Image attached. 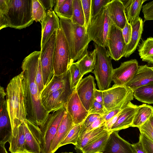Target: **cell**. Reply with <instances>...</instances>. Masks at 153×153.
Instances as JSON below:
<instances>
[{"label": "cell", "instance_id": "1", "mask_svg": "<svg viewBox=\"0 0 153 153\" xmlns=\"http://www.w3.org/2000/svg\"><path fill=\"white\" fill-rule=\"evenodd\" d=\"M40 55V51L33 52L24 59L21 66L24 73L23 83L27 114V119L39 127L44 124L50 114L42 103L36 82V72Z\"/></svg>", "mask_w": 153, "mask_h": 153}, {"label": "cell", "instance_id": "2", "mask_svg": "<svg viewBox=\"0 0 153 153\" xmlns=\"http://www.w3.org/2000/svg\"><path fill=\"white\" fill-rule=\"evenodd\" d=\"M24 78L22 71L11 79L6 89L7 108L12 129V137H16L19 126L27 119Z\"/></svg>", "mask_w": 153, "mask_h": 153}, {"label": "cell", "instance_id": "3", "mask_svg": "<svg viewBox=\"0 0 153 153\" xmlns=\"http://www.w3.org/2000/svg\"><path fill=\"white\" fill-rule=\"evenodd\" d=\"M59 18L60 27L69 48L70 65L79 59L87 51L88 44L91 40L85 27L74 24L70 19Z\"/></svg>", "mask_w": 153, "mask_h": 153}, {"label": "cell", "instance_id": "4", "mask_svg": "<svg viewBox=\"0 0 153 153\" xmlns=\"http://www.w3.org/2000/svg\"><path fill=\"white\" fill-rule=\"evenodd\" d=\"M32 0H10L7 9L0 14V29L10 27L21 29L34 21L32 13Z\"/></svg>", "mask_w": 153, "mask_h": 153}, {"label": "cell", "instance_id": "5", "mask_svg": "<svg viewBox=\"0 0 153 153\" xmlns=\"http://www.w3.org/2000/svg\"><path fill=\"white\" fill-rule=\"evenodd\" d=\"M97 50L96 62L94 69L92 71L97 81L99 90L104 91L110 88L112 81L114 69L108 50L103 47L94 44Z\"/></svg>", "mask_w": 153, "mask_h": 153}, {"label": "cell", "instance_id": "6", "mask_svg": "<svg viewBox=\"0 0 153 153\" xmlns=\"http://www.w3.org/2000/svg\"><path fill=\"white\" fill-rule=\"evenodd\" d=\"M112 22L107 5L92 19L87 29L89 38L97 45L107 47L108 34Z\"/></svg>", "mask_w": 153, "mask_h": 153}, {"label": "cell", "instance_id": "7", "mask_svg": "<svg viewBox=\"0 0 153 153\" xmlns=\"http://www.w3.org/2000/svg\"><path fill=\"white\" fill-rule=\"evenodd\" d=\"M66 112L64 106L49 114L44 124L39 127L42 134V153H51L52 141Z\"/></svg>", "mask_w": 153, "mask_h": 153}, {"label": "cell", "instance_id": "8", "mask_svg": "<svg viewBox=\"0 0 153 153\" xmlns=\"http://www.w3.org/2000/svg\"><path fill=\"white\" fill-rule=\"evenodd\" d=\"M70 62L68 45L60 27L56 32L53 63L54 75H59L66 72L68 69Z\"/></svg>", "mask_w": 153, "mask_h": 153}, {"label": "cell", "instance_id": "9", "mask_svg": "<svg viewBox=\"0 0 153 153\" xmlns=\"http://www.w3.org/2000/svg\"><path fill=\"white\" fill-rule=\"evenodd\" d=\"M57 31H55L41 48L40 60L45 88L54 74L53 63Z\"/></svg>", "mask_w": 153, "mask_h": 153}, {"label": "cell", "instance_id": "10", "mask_svg": "<svg viewBox=\"0 0 153 153\" xmlns=\"http://www.w3.org/2000/svg\"><path fill=\"white\" fill-rule=\"evenodd\" d=\"M126 45L122 29L112 22L108 34L107 47L111 59L117 61L123 57Z\"/></svg>", "mask_w": 153, "mask_h": 153}, {"label": "cell", "instance_id": "11", "mask_svg": "<svg viewBox=\"0 0 153 153\" xmlns=\"http://www.w3.org/2000/svg\"><path fill=\"white\" fill-rule=\"evenodd\" d=\"M96 89L94 78L91 75L81 79L75 88L80 100L88 111L94 100V94Z\"/></svg>", "mask_w": 153, "mask_h": 153}, {"label": "cell", "instance_id": "12", "mask_svg": "<svg viewBox=\"0 0 153 153\" xmlns=\"http://www.w3.org/2000/svg\"><path fill=\"white\" fill-rule=\"evenodd\" d=\"M139 66L138 62L136 59H131L121 63L119 67L114 69L112 81L114 85L125 86L132 79Z\"/></svg>", "mask_w": 153, "mask_h": 153}, {"label": "cell", "instance_id": "13", "mask_svg": "<svg viewBox=\"0 0 153 153\" xmlns=\"http://www.w3.org/2000/svg\"><path fill=\"white\" fill-rule=\"evenodd\" d=\"M24 122L26 152L42 153V134L39 127L27 119Z\"/></svg>", "mask_w": 153, "mask_h": 153}, {"label": "cell", "instance_id": "14", "mask_svg": "<svg viewBox=\"0 0 153 153\" xmlns=\"http://www.w3.org/2000/svg\"><path fill=\"white\" fill-rule=\"evenodd\" d=\"M74 90L71 86L66 87L54 92L48 97L41 99L42 103L49 113L65 106Z\"/></svg>", "mask_w": 153, "mask_h": 153}, {"label": "cell", "instance_id": "15", "mask_svg": "<svg viewBox=\"0 0 153 153\" xmlns=\"http://www.w3.org/2000/svg\"><path fill=\"white\" fill-rule=\"evenodd\" d=\"M132 90L126 86L114 85L107 90L102 91L103 104L108 111L120 104Z\"/></svg>", "mask_w": 153, "mask_h": 153}, {"label": "cell", "instance_id": "16", "mask_svg": "<svg viewBox=\"0 0 153 153\" xmlns=\"http://www.w3.org/2000/svg\"><path fill=\"white\" fill-rule=\"evenodd\" d=\"M66 111L71 117L74 125L81 124L89 115L74 89L65 106Z\"/></svg>", "mask_w": 153, "mask_h": 153}, {"label": "cell", "instance_id": "17", "mask_svg": "<svg viewBox=\"0 0 153 153\" xmlns=\"http://www.w3.org/2000/svg\"><path fill=\"white\" fill-rule=\"evenodd\" d=\"M102 153H134L132 144L121 138L118 131L111 132Z\"/></svg>", "mask_w": 153, "mask_h": 153}, {"label": "cell", "instance_id": "18", "mask_svg": "<svg viewBox=\"0 0 153 153\" xmlns=\"http://www.w3.org/2000/svg\"><path fill=\"white\" fill-rule=\"evenodd\" d=\"M41 24V48L44 46L53 33L60 28L59 19L53 10L46 11L45 16Z\"/></svg>", "mask_w": 153, "mask_h": 153}, {"label": "cell", "instance_id": "19", "mask_svg": "<svg viewBox=\"0 0 153 153\" xmlns=\"http://www.w3.org/2000/svg\"><path fill=\"white\" fill-rule=\"evenodd\" d=\"M153 84V66H139L134 76L126 86L133 91L140 87Z\"/></svg>", "mask_w": 153, "mask_h": 153}, {"label": "cell", "instance_id": "20", "mask_svg": "<svg viewBox=\"0 0 153 153\" xmlns=\"http://www.w3.org/2000/svg\"><path fill=\"white\" fill-rule=\"evenodd\" d=\"M0 143H10L12 136V129L8 111L7 100L0 101Z\"/></svg>", "mask_w": 153, "mask_h": 153}, {"label": "cell", "instance_id": "21", "mask_svg": "<svg viewBox=\"0 0 153 153\" xmlns=\"http://www.w3.org/2000/svg\"><path fill=\"white\" fill-rule=\"evenodd\" d=\"M138 105L130 102L119 113L117 119L109 131H119L131 127Z\"/></svg>", "mask_w": 153, "mask_h": 153}, {"label": "cell", "instance_id": "22", "mask_svg": "<svg viewBox=\"0 0 153 153\" xmlns=\"http://www.w3.org/2000/svg\"><path fill=\"white\" fill-rule=\"evenodd\" d=\"M70 74L69 69L65 73L59 75L54 74L50 81L42 91V99L48 97L59 89L71 86Z\"/></svg>", "mask_w": 153, "mask_h": 153}, {"label": "cell", "instance_id": "23", "mask_svg": "<svg viewBox=\"0 0 153 153\" xmlns=\"http://www.w3.org/2000/svg\"><path fill=\"white\" fill-rule=\"evenodd\" d=\"M74 125L71 117L66 111L52 141L51 147V153H54L59 148L60 143Z\"/></svg>", "mask_w": 153, "mask_h": 153}, {"label": "cell", "instance_id": "24", "mask_svg": "<svg viewBox=\"0 0 153 153\" xmlns=\"http://www.w3.org/2000/svg\"><path fill=\"white\" fill-rule=\"evenodd\" d=\"M107 5L112 22L122 30L125 27L127 20L123 3L120 0H111Z\"/></svg>", "mask_w": 153, "mask_h": 153}, {"label": "cell", "instance_id": "25", "mask_svg": "<svg viewBox=\"0 0 153 153\" xmlns=\"http://www.w3.org/2000/svg\"><path fill=\"white\" fill-rule=\"evenodd\" d=\"M124 7L127 19L131 25L139 18L143 4L146 0H120Z\"/></svg>", "mask_w": 153, "mask_h": 153}, {"label": "cell", "instance_id": "26", "mask_svg": "<svg viewBox=\"0 0 153 153\" xmlns=\"http://www.w3.org/2000/svg\"><path fill=\"white\" fill-rule=\"evenodd\" d=\"M143 21L139 17L138 20L131 25L132 32L131 40L126 45L123 57H129L136 50L141 37L143 30Z\"/></svg>", "mask_w": 153, "mask_h": 153}, {"label": "cell", "instance_id": "27", "mask_svg": "<svg viewBox=\"0 0 153 153\" xmlns=\"http://www.w3.org/2000/svg\"><path fill=\"white\" fill-rule=\"evenodd\" d=\"M97 50L95 48L91 51H88L75 62L81 74L84 76L94 69L96 59Z\"/></svg>", "mask_w": 153, "mask_h": 153}, {"label": "cell", "instance_id": "28", "mask_svg": "<svg viewBox=\"0 0 153 153\" xmlns=\"http://www.w3.org/2000/svg\"><path fill=\"white\" fill-rule=\"evenodd\" d=\"M24 122L19 126L16 137H12L9 148L11 153L27 152Z\"/></svg>", "mask_w": 153, "mask_h": 153}, {"label": "cell", "instance_id": "29", "mask_svg": "<svg viewBox=\"0 0 153 153\" xmlns=\"http://www.w3.org/2000/svg\"><path fill=\"white\" fill-rule=\"evenodd\" d=\"M108 131L105 128L104 123L100 127L85 133L79 138L75 146L76 149L81 151L87 144Z\"/></svg>", "mask_w": 153, "mask_h": 153}, {"label": "cell", "instance_id": "30", "mask_svg": "<svg viewBox=\"0 0 153 153\" xmlns=\"http://www.w3.org/2000/svg\"><path fill=\"white\" fill-rule=\"evenodd\" d=\"M153 114V107L146 104L138 105L131 127L138 128L147 121Z\"/></svg>", "mask_w": 153, "mask_h": 153}, {"label": "cell", "instance_id": "31", "mask_svg": "<svg viewBox=\"0 0 153 153\" xmlns=\"http://www.w3.org/2000/svg\"><path fill=\"white\" fill-rule=\"evenodd\" d=\"M111 131L102 134L86 145L82 150V153H102Z\"/></svg>", "mask_w": 153, "mask_h": 153}, {"label": "cell", "instance_id": "32", "mask_svg": "<svg viewBox=\"0 0 153 153\" xmlns=\"http://www.w3.org/2000/svg\"><path fill=\"white\" fill-rule=\"evenodd\" d=\"M138 51L143 61L153 64V37L143 41L139 45Z\"/></svg>", "mask_w": 153, "mask_h": 153}, {"label": "cell", "instance_id": "33", "mask_svg": "<svg viewBox=\"0 0 153 153\" xmlns=\"http://www.w3.org/2000/svg\"><path fill=\"white\" fill-rule=\"evenodd\" d=\"M134 97L138 101L149 104H153V84L138 88L133 91Z\"/></svg>", "mask_w": 153, "mask_h": 153}, {"label": "cell", "instance_id": "34", "mask_svg": "<svg viewBox=\"0 0 153 153\" xmlns=\"http://www.w3.org/2000/svg\"><path fill=\"white\" fill-rule=\"evenodd\" d=\"M71 20L74 24L85 27V19L81 0H73V13Z\"/></svg>", "mask_w": 153, "mask_h": 153}, {"label": "cell", "instance_id": "35", "mask_svg": "<svg viewBox=\"0 0 153 153\" xmlns=\"http://www.w3.org/2000/svg\"><path fill=\"white\" fill-rule=\"evenodd\" d=\"M133 91L131 90L126 97L118 105L110 111H107L103 116L106 121L119 113L123 109L133 100Z\"/></svg>", "mask_w": 153, "mask_h": 153}, {"label": "cell", "instance_id": "36", "mask_svg": "<svg viewBox=\"0 0 153 153\" xmlns=\"http://www.w3.org/2000/svg\"><path fill=\"white\" fill-rule=\"evenodd\" d=\"M81 127V124L74 125L60 143L59 147L69 144L76 146L79 138Z\"/></svg>", "mask_w": 153, "mask_h": 153}, {"label": "cell", "instance_id": "37", "mask_svg": "<svg viewBox=\"0 0 153 153\" xmlns=\"http://www.w3.org/2000/svg\"><path fill=\"white\" fill-rule=\"evenodd\" d=\"M54 12L59 18L71 19L73 13V0H65L62 5Z\"/></svg>", "mask_w": 153, "mask_h": 153}, {"label": "cell", "instance_id": "38", "mask_svg": "<svg viewBox=\"0 0 153 153\" xmlns=\"http://www.w3.org/2000/svg\"><path fill=\"white\" fill-rule=\"evenodd\" d=\"M32 16L34 21L41 23L45 18L46 11L39 0H32Z\"/></svg>", "mask_w": 153, "mask_h": 153}, {"label": "cell", "instance_id": "39", "mask_svg": "<svg viewBox=\"0 0 153 153\" xmlns=\"http://www.w3.org/2000/svg\"><path fill=\"white\" fill-rule=\"evenodd\" d=\"M68 69L70 74L71 88L74 90L83 76L81 74L75 62L71 63Z\"/></svg>", "mask_w": 153, "mask_h": 153}, {"label": "cell", "instance_id": "40", "mask_svg": "<svg viewBox=\"0 0 153 153\" xmlns=\"http://www.w3.org/2000/svg\"><path fill=\"white\" fill-rule=\"evenodd\" d=\"M111 0H91V19L99 13L102 8L107 5Z\"/></svg>", "mask_w": 153, "mask_h": 153}, {"label": "cell", "instance_id": "41", "mask_svg": "<svg viewBox=\"0 0 153 153\" xmlns=\"http://www.w3.org/2000/svg\"><path fill=\"white\" fill-rule=\"evenodd\" d=\"M102 116L96 114H91L88 115L84 120L81 123V129L79 138L85 132L87 128L94 121L100 117Z\"/></svg>", "mask_w": 153, "mask_h": 153}, {"label": "cell", "instance_id": "42", "mask_svg": "<svg viewBox=\"0 0 153 153\" xmlns=\"http://www.w3.org/2000/svg\"><path fill=\"white\" fill-rule=\"evenodd\" d=\"M81 1L85 19V26L87 30L91 22V0H81Z\"/></svg>", "mask_w": 153, "mask_h": 153}, {"label": "cell", "instance_id": "43", "mask_svg": "<svg viewBox=\"0 0 153 153\" xmlns=\"http://www.w3.org/2000/svg\"><path fill=\"white\" fill-rule=\"evenodd\" d=\"M140 140L146 153H153V141L144 134L140 133Z\"/></svg>", "mask_w": 153, "mask_h": 153}, {"label": "cell", "instance_id": "44", "mask_svg": "<svg viewBox=\"0 0 153 153\" xmlns=\"http://www.w3.org/2000/svg\"><path fill=\"white\" fill-rule=\"evenodd\" d=\"M142 8V11L144 19V21L153 20V0L143 5Z\"/></svg>", "mask_w": 153, "mask_h": 153}, {"label": "cell", "instance_id": "45", "mask_svg": "<svg viewBox=\"0 0 153 153\" xmlns=\"http://www.w3.org/2000/svg\"><path fill=\"white\" fill-rule=\"evenodd\" d=\"M107 111L105 108L104 105L96 101L95 100L91 108L88 111L89 114H96L101 116L104 115Z\"/></svg>", "mask_w": 153, "mask_h": 153}, {"label": "cell", "instance_id": "46", "mask_svg": "<svg viewBox=\"0 0 153 153\" xmlns=\"http://www.w3.org/2000/svg\"><path fill=\"white\" fill-rule=\"evenodd\" d=\"M138 128L140 133L144 134L153 141V128L150 124L149 120Z\"/></svg>", "mask_w": 153, "mask_h": 153}, {"label": "cell", "instance_id": "47", "mask_svg": "<svg viewBox=\"0 0 153 153\" xmlns=\"http://www.w3.org/2000/svg\"><path fill=\"white\" fill-rule=\"evenodd\" d=\"M122 30L125 42L127 45L130 41L132 32V26L127 20L125 27Z\"/></svg>", "mask_w": 153, "mask_h": 153}, {"label": "cell", "instance_id": "48", "mask_svg": "<svg viewBox=\"0 0 153 153\" xmlns=\"http://www.w3.org/2000/svg\"><path fill=\"white\" fill-rule=\"evenodd\" d=\"M105 122L103 116L100 117L87 128L85 133L100 127Z\"/></svg>", "mask_w": 153, "mask_h": 153}, {"label": "cell", "instance_id": "49", "mask_svg": "<svg viewBox=\"0 0 153 153\" xmlns=\"http://www.w3.org/2000/svg\"><path fill=\"white\" fill-rule=\"evenodd\" d=\"M46 11L52 10L53 8L55 6L57 0H39Z\"/></svg>", "mask_w": 153, "mask_h": 153}, {"label": "cell", "instance_id": "50", "mask_svg": "<svg viewBox=\"0 0 153 153\" xmlns=\"http://www.w3.org/2000/svg\"><path fill=\"white\" fill-rule=\"evenodd\" d=\"M119 113L108 121L105 122V128L107 131H109L113 125L115 124L117 119Z\"/></svg>", "mask_w": 153, "mask_h": 153}, {"label": "cell", "instance_id": "51", "mask_svg": "<svg viewBox=\"0 0 153 153\" xmlns=\"http://www.w3.org/2000/svg\"><path fill=\"white\" fill-rule=\"evenodd\" d=\"M132 145L134 153H146L140 140Z\"/></svg>", "mask_w": 153, "mask_h": 153}, {"label": "cell", "instance_id": "52", "mask_svg": "<svg viewBox=\"0 0 153 153\" xmlns=\"http://www.w3.org/2000/svg\"><path fill=\"white\" fill-rule=\"evenodd\" d=\"M10 0H0V14H4L6 11Z\"/></svg>", "mask_w": 153, "mask_h": 153}, {"label": "cell", "instance_id": "53", "mask_svg": "<svg viewBox=\"0 0 153 153\" xmlns=\"http://www.w3.org/2000/svg\"><path fill=\"white\" fill-rule=\"evenodd\" d=\"M94 99L96 101L104 105L102 91L96 89L94 92Z\"/></svg>", "mask_w": 153, "mask_h": 153}, {"label": "cell", "instance_id": "54", "mask_svg": "<svg viewBox=\"0 0 153 153\" xmlns=\"http://www.w3.org/2000/svg\"><path fill=\"white\" fill-rule=\"evenodd\" d=\"M65 0H57L54 6V11H55L58 9L63 3Z\"/></svg>", "mask_w": 153, "mask_h": 153}, {"label": "cell", "instance_id": "55", "mask_svg": "<svg viewBox=\"0 0 153 153\" xmlns=\"http://www.w3.org/2000/svg\"><path fill=\"white\" fill-rule=\"evenodd\" d=\"M5 144L0 143V153H8L5 147Z\"/></svg>", "mask_w": 153, "mask_h": 153}, {"label": "cell", "instance_id": "56", "mask_svg": "<svg viewBox=\"0 0 153 153\" xmlns=\"http://www.w3.org/2000/svg\"><path fill=\"white\" fill-rule=\"evenodd\" d=\"M149 120L151 126L153 128V114L150 117Z\"/></svg>", "mask_w": 153, "mask_h": 153}, {"label": "cell", "instance_id": "57", "mask_svg": "<svg viewBox=\"0 0 153 153\" xmlns=\"http://www.w3.org/2000/svg\"><path fill=\"white\" fill-rule=\"evenodd\" d=\"M30 153L25 152H19V153Z\"/></svg>", "mask_w": 153, "mask_h": 153}, {"label": "cell", "instance_id": "58", "mask_svg": "<svg viewBox=\"0 0 153 153\" xmlns=\"http://www.w3.org/2000/svg\"><path fill=\"white\" fill-rule=\"evenodd\" d=\"M73 153L71 152H64V153Z\"/></svg>", "mask_w": 153, "mask_h": 153}]
</instances>
